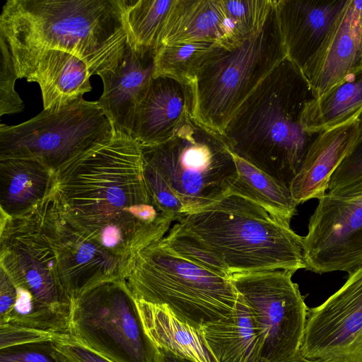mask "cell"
Segmentation results:
<instances>
[{
	"label": "cell",
	"instance_id": "cell-7",
	"mask_svg": "<svg viewBox=\"0 0 362 362\" xmlns=\"http://www.w3.org/2000/svg\"><path fill=\"white\" fill-rule=\"evenodd\" d=\"M141 148L144 163L166 182L186 214L227 196L238 177L234 155L222 136L192 113L170 139Z\"/></svg>",
	"mask_w": 362,
	"mask_h": 362
},
{
	"label": "cell",
	"instance_id": "cell-39",
	"mask_svg": "<svg viewBox=\"0 0 362 362\" xmlns=\"http://www.w3.org/2000/svg\"><path fill=\"white\" fill-rule=\"evenodd\" d=\"M345 362H362V345Z\"/></svg>",
	"mask_w": 362,
	"mask_h": 362
},
{
	"label": "cell",
	"instance_id": "cell-13",
	"mask_svg": "<svg viewBox=\"0 0 362 362\" xmlns=\"http://www.w3.org/2000/svg\"><path fill=\"white\" fill-rule=\"evenodd\" d=\"M318 200L303 237L305 269L350 274L362 266V202L329 192Z\"/></svg>",
	"mask_w": 362,
	"mask_h": 362
},
{
	"label": "cell",
	"instance_id": "cell-10",
	"mask_svg": "<svg viewBox=\"0 0 362 362\" xmlns=\"http://www.w3.org/2000/svg\"><path fill=\"white\" fill-rule=\"evenodd\" d=\"M295 272L273 269L230 277L255 320L262 343V362H282L300 351L309 308L292 281Z\"/></svg>",
	"mask_w": 362,
	"mask_h": 362
},
{
	"label": "cell",
	"instance_id": "cell-22",
	"mask_svg": "<svg viewBox=\"0 0 362 362\" xmlns=\"http://www.w3.org/2000/svg\"><path fill=\"white\" fill-rule=\"evenodd\" d=\"M56 173L38 160H0L1 215L16 218L28 214L51 194Z\"/></svg>",
	"mask_w": 362,
	"mask_h": 362
},
{
	"label": "cell",
	"instance_id": "cell-20",
	"mask_svg": "<svg viewBox=\"0 0 362 362\" xmlns=\"http://www.w3.org/2000/svg\"><path fill=\"white\" fill-rule=\"evenodd\" d=\"M358 134L357 118L317 134L289 184L298 204L327 193L333 174L354 148Z\"/></svg>",
	"mask_w": 362,
	"mask_h": 362
},
{
	"label": "cell",
	"instance_id": "cell-26",
	"mask_svg": "<svg viewBox=\"0 0 362 362\" xmlns=\"http://www.w3.org/2000/svg\"><path fill=\"white\" fill-rule=\"evenodd\" d=\"M234 157L238 177L228 194L244 197L290 225L298 204L289 187L242 158Z\"/></svg>",
	"mask_w": 362,
	"mask_h": 362
},
{
	"label": "cell",
	"instance_id": "cell-23",
	"mask_svg": "<svg viewBox=\"0 0 362 362\" xmlns=\"http://www.w3.org/2000/svg\"><path fill=\"white\" fill-rule=\"evenodd\" d=\"M202 330L207 346L218 362H262L259 332L240 295L230 314Z\"/></svg>",
	"mask_w": 362,
	"mask_h": 362
},
{
	"label": "cell",
	"instance_id": "cell-11",
	"mask_svg": "<svg viewBox=\"0 0 362 362\" xmlns=\"http://www.w3.org/2000/svg\"><path fill=\"white\" fill-rule=\"evenodd\" d=\"M0 268L40 303L69 317L71 298L58 273L55 251L42 223L39 206L26 215H1Z\"/></svg>",
	"mask_w": 362,
	"mask_h": 362
},
{
	"label": "cell",
	"instance_id": "cell-27",
	"mask_svg": "<svg viewBox=\"0 0 362 362\" xmlns=\"http://www.w3.org/2000/svg\"><path fill=\"white\" fill-rule=\"evenodd\" d=\"M175 0H118L133 49L159 48L163 32Z\"/></svg>",
	"mask_w": 362,
	"mask_h": 362
},
{
	"label": "cell",
	"instance_id": "cell-4",
	"mask_svg": "<svg viewBox=\"0 0 362 362\" xmlns=\"http://www.w3.org/2000/svg\"><path fill=\"white\" fill-rule=\"evenodd\" d=\"M0 34L11 45L73 54L98 76L117 70L129 43L118 0H8Z\"/></svg>",
	"mask_w": 362,
	"mask_h": 362
},
{
	"label": "cell",
	"instance_id": "cell-35",
	"mask_svg": "<svg viewBox=\"0 0 362 362\" xmlns=\"http://www.w3.org/2000/svg\"><path fill=\"white\" fill-rule=\"evenodd\" d=\"M49 342L51 341L16 346L25 349H1L0 362H57L49 354Z\"/></svg>",
	"mask_w": 362,
	"mask_h": 362
},
{
	"label": "cell",
	"instance_id": "cell-12",
	"mask_svg": "<svg viewBox=\"0 0 362 362\" xmlns=\"http://www.w3.org/2000/svg\"><path fill=\"white\" fill-rule=\"evenodd\" d=\"M39 209L55 251L61 283L71 300L100 282L124 279L129 261L108 252L78 226L63 210L53 190Z\"/></svg>",
	"mask_w": 362,
	"mask_h": 362
},
{
	"label": "cell",
	"instance_id": "cell-8",
	"mask_svg": "<svg viewBox=\"0 0 362 362\" xmlns=\"http://www.w3.org/2000/svg\"><path fill=\"white\" fill-rule=\"evenodd\" d=\"M115 128L98 101L80 98L58 110H43L19 124L0 125V160L28 158L57 173L111 139Z\"/></svg>",
	"mask_w": 362,
	"mask_h": 362
},
{
	"label": "cell",
	"instance_id": "cell-33",
	"mask_svg": "<svg viewBox=\"0 0 362 362\" xmlns=\"http://www.w3.org/2000/svg\"><path fill=\"white\" fill-rule=\"evenodd\" d=\"M49 351L57 362H112L70 334L51 341Z\"/></svg>",
	"mask_w": 362,
	"mask_h": 362
},
{
	"label": "cell",
	"instance_id": "cell-1",
	"mask_svg": "<svg viewBox=\"0 0 362 362\" xmlns=\"http://www.w3.org/2000/svg\"><path fill=\"white\" fill-rule=\"evenodd\" d=\"M53 191L78 226L108 252L128 261L163 238L175 221L149 189L141 146L116 130L111 139L59 170Z\"/></svg>",
	"mask_w": 362,
	"mask_h": 362
},
{
	"label": "cell",
	"instance_id": "cell-5",
	"mask_svg": "<svg viewBox=\"0 0 362 362\" xmlns=\"http://www.w3.org/2000/svg\"><path fill=\"white\" fill-rule=\"evenodd\" d=\"M162 239L129 261L124 280L134 297L166 305L177 318L197 329L230 314L238 293L230 278L179 255Z\"/></svg>",
	"mask_w": 362,
	"mask_h": 362
},
{
	"label": "cell",
	"instance_id": "cell-25",
	"mask_svg": "<svg viewBox=\"0 0 362 362\" xmlns=\"http://www.w3.org/2000/svg\"><path fill=\"white\" fill-rule=\"evenodd\" d=\"M362 110V66L319 97L309 100L302 124L306 132L317 134L357 118Z\"/></svg>",
	"mask_w": 362,
	"mask_h": 362
},
{
	"label": "cell",
	"instance_id": "cell-16",
	"mask_svg": "<svg viewBox=\"0 0 362 362\" xmlns=\"http://www.w3.org/2000/svg\"><path fill=\"white\" fill-rule=\"evenodd\" d=\"M361 66L362 1L347 0L302 72L317 98Z\"/></svg>",
	"mask_w": 362,
	"mask_h": 362
},
{
	"label": "cell",
	"instance_id": "cell-24",
	"mask_svg": "<svg viewBox=\"0 0 362 362\" xmlns=\"http://www.w3.org/2000/svg\"><path fill=\"white\" fill-rule=\"evenodd\" d=\"M136 300L144 329L157 348L197 362H218L207 346L202 329L180 320L165 305Z\"/></svg>",
	"mask_w": 362,
	"mask_h": 362
},
{
	"label": "cell",
	"instance_id": "cell-18",
	"mask_svg": "<svg viewBox=\"0 0 362 362\" xmlns=\"http://www.w3.org/2000/svg\"><path fill=\"white\" fill-rule=\"evenodd\" d=\"M156 52L153 48L133 49L128 43L117 70L99 76L103 92L98 101L116 131L131 135L136 109L154 76Z\"/></svg>",
	"mask_w": 362,
	"mask_h": 362
},
{
	"label": "cell",
	"instance_id": "cell-32",
	"mask_svg": "<svg viewBox=\"0 0 362 362\" xmlns=\"http://www.w3.org/2000/svg\"><path fill=\"white\" fill-rule=\"evenodd\" d=\"M144 173L149 189L161 209L174 220L186 215L184 205L161 176L145 163Z\"/></svg>",
	"mask_w": 362,
	"mask_h": 362
},
{
	"label": "cell",
	"instance_id": "cell-28",
	"mask_svg": "<svg viewBox=\"0 0 362 362\" xmlns=\"http://www.w3.org/2000/svg\"><path fill=\"white\" fill-rule=\"evenodd\" d=\"M219 43L198 41L163 45L157 49L153 76H170L192 82L207 54Z\"/></svg>",
	"mask_w": 362,
	"mask_h": 362
},
{
	"label": "cell",
	"instance_id": "cell-9",
	"mask_svg": "<svg viewBox=\"0 0 362 362\" xmlns=\"http://www.w3.org/2000/svg\"><path fill=\"white\" fill-rule=\"evenodd\" d=\"M69 334L112 362H157L136 298L124 279L95 284L71 300Z\"/></svg>",
	"mask_w": 362,
	"mask_h": 362
},
{
	"label": "cell",
	"instance_id": "cell-15",
	"mask_svg": "<svg viewBox=\"0 0 362 362\" xmlns=\"http://www.w3.org/2000/svg\"><path fill=\"white\" fill-rule=\"evenodd\" d=\"M8 45L18 78L39 84L44 110H60L92 90L90 70L74 54L57 49Z\"/></svg>",
	"mask_w": 362,
	"mask_h": 362
},
{
	"label": "cell",
	"instance_id": "cell-21",
	"mask_svg": "<svg viewBox=\"0 0 362 362\" xmlns=\"http://www.w3.org/2000/svg\"><path fill=\"white\" fill-rule=\"evenodd\" d=\"M245 38L228 16L223 0H175L160 46L198 41L228 45Z\"/></svg>",
	"mask_w": 362,
	"mask_h": 362
},
{
	"label": "cell",
	"instance_id": "cell-29",
	"mask_svg": "<svg viewBox=\"0 0 362 362\" xmlns=\"http://www.w3.org/2000/svg\"><path fill=\"white\" fill-rule=\"evenodd\" d=\"M223 4L240 36L247 37L262 28L275 0H223Z\"/></svg>",
	"mask_w": 362,
	"mask_h": 362
},
{
	"label": "cell",
	"instance_id": "cell-37",
	"mask_svg": "<svg viewBox=\"0 0 362 362\" xmlns=\"http://www.w3.org/2000/svg\"><path fill=\"white\" fill-rule=\"evenodd\" d=\"M157 362H197L194 359L173 353L170 351L158 348Z\"/></svg>",
	"mask_w": 362,
	"mask_h": 362
},
{
	"label": "cell",
	"instance_id": "cell-6",
	"mask_svg": "<svg viewBox=\"0 0 362 362\" xmlns=\"http://www.w3.org/2000/svg\"><path fill=\"white\" fill-rule=\"evenodd\" d=\"M286 57L275 5L262 28L233 44L216 45L191 82L192 115L222 135L237 110Z\"/></svg>",
	"mask_w": 362,
	"mask_h": 362
},
{
	"label": "cell",
	"instance_id": "cell-2",
	"mask_svg": "<svg viewBox=\"0 0 362 362\" xmlns=\"http://www.w3.org/2000/svg\"><path fill=\"white\" fill-rule=\"evenodd\" d=\"M189 259L221 276L306 269L303 237L248 199L228 194L177 220L166 235Z\"/></svg>",
	"mask_w": 362,
	"mask_h": 362
},
{
	"label": "cell",
	"instance_id": "cell-17",
	"mask_svg": "<svg viewBox=\"0 0 362 362\" xmlns=\"http://www.w3.org/2000/svg\"><path fill=\"white\" fill-rule=\"evenodd\" d=\"M193 103L191 82L153 76L136 109L131 137L140 146L168 141L192 113Z\"/></svg>",
	"mask_w": 362,
	"mask_h": 362
},
{
	"label": "cell",
	"instance_id": "cell-34",
	"mask_svg": "<svg viewBox=\"0 0 362 362\" xmlns=\"http://www.w3.org/2000/svg\"><path fill=\"white\" fill-rule=\"evenodd\" d=\"M0 328L1 350L45 341H54L62 337L66 336L11 325H1Z\"/></svg>",
	"mask_w": 362,
	"mask_h": 362
},
{
	"label": "cell",
	"instance_id": "cell-19",
	"mask_svg": "<svg viewBox=\"0 0 362 362\" xmlns=\"http://www.w3.org/2000/svg\"><path fill=\"white\" fill-rule=\"evenodd\" d=\"M347 0H276L287 57L301 71L313 58Z\"/></svg>",
	"mask_w": 362,
	"mask_h": 362
},
{
	"label": "cell",
	"instance_id": "cell-30",
	"mask_svg": "<svg viewBox=\"0 0 362 362\" xmlns=\"http://www.w3.org/2000/svg\"><path fill=\"white\" fill-rule=\"evenodd\" d=\"M18 78L8 43L0 34V115L19 113L23 110L22 99L14 88Z\"/></svg>",
	"mask_w": 362,
	"mask_h": 362
},
{
	"label": "cell",
	"instance_id": "cell-3",
	"mask_svg": "<svg viewBox=\"0 0 362 362\" xmlns=\"http://www.w3.org/2000/svg\"><path fill=\"white\" fill-rule=\"evenodd\" d=\"M313 98L302 71L286 57L243 101L221 136L234 156L289 187L317 136L302 124Z\"/></svg>",
	"mask_w": 362,
	"mask_h": 362
},
{
	"label": "cell",
	"instance_id": "cell-14",
	"mask_svg": "<svg viewBox=\"0 0 362 362\" xmlns=\"http://www.w3.org/2000/svg\"><path fill=\"white\" fill-rule=\"evenodd\" d=\"M361 345L362 266L322 304L309 308L300 352L320 362H345Z\"/></svg>",
	"mask_w": 362,
	"mask_h": 362
},
{
	"label": "cell",
	"instance_id": "cell-31",
	"mask_svg": "<svg viewBox=\"0 0 362 362\" xmlns=\"http://www.w3.org/2000/svg\"><path fill=\"white\" fill-rule=\"evenodd\" d=\"M358 138L351 152L333 174L328 192L334 193L362 180V110L357 117Z\"/></svg>",
	"mask_w": 362,
	"mask_h": 362
},
{
	"label": "cell",
	"instance_id": "cell-36",
	"mask_svg": "<svg viewBox=\"0 0 362 362\" xmlns=\"http://www.w3.org/2000/svg\"><path fill=\"white\" fill-rule=\"evenodd\" d=\"M330 194L344 197L356 199L362 202V180Z\"/></svg>",
	"mask_w": 362,
	"mask_h": 362
},
{
	"label": "cell",
	"instance_id": "cell-38",
	"mask_svg": "<svg viewBox=\"0 0 362 362\" xmlns=\"http://www.w3.org/2000/svg\"><path fill=\"white\" fill-rule=\"evenodd\" d=\"M282 362H320L318 361H313L304 357L300 352V351L290 358L282 361Z\"/></svg>",
	"mask_w": 362,
	"mask_h": 362
}]
</instances>
